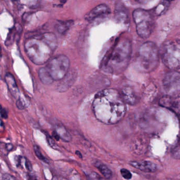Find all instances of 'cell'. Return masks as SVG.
<instances>
[{
    "instance_id": "4316f807",
    "label": "cell",
    "mask_w": 180,
    "mask_h": 180,
    "mask_svg": "<svg viewBox=\"0 0 180 180\" xmlns=\"http://www.w3.org/2000/svg\"><path fill=\"white\" fill-rule=\"evenodd\" d=\"M88 180H100V179L97 174L93 172L88 177Z\"/></svg>"
},
{
    "instance_id": "e0dca14e",
    "label": "cell",
    "mask_w": 180,
    "mask_h": 180,
    "mask_svg": "<svg viewBox=\"0 0 180 180\" xmlns=\"http://www.w3.org/2000/svg\"><path fill=\"white\" fill-rule=\"evenodd\" d=\"M95 165L106 179H110L112 177L113 175L112 171L108 168L107 166L98 161L95 163Z\"/></svg>"
},
{
    "instance_id": "d6986e66",
    "label": "cell",
    "mask_w": 180,
    "mask_h": 180,
    "mask_svg": "<svg viewBox=\"0 0 180 180\" xmlns=\"http://www.w3.org/2000/svg\"><path fill=\"white\" fill-rule=\"evenodd\" d=\"M169 1H162L161 3L155 7L154 13L157 15H159L164 13L168 7H169Z\"/></svg>"
},
{
    "instance_id": "9a60e30c",
    "label": "cell",
    "mask_w": 180,
    "mask_h": 180,
    "mask_svg": "<svg viewBox=\"0 0 180 180\" xmlns=\"http://www.w3.org/2000/svg\"><path fill=\"white\" fill-rule=\"evenodd\" d=\"M15 164L17 167H21L22 169L24 168L28 172H32V167L31 163L25 158L21 156H17L15 158Z\"/></svg>"
},
{
    "instance_id": "8992f818",
    "label": "cell",
    "mask_w": 180,
    "mask_h": 180,
    "mask_svg": "<svg viewBox=\"0 0 180 180\" xmlns=\"http://www.w3.org/2000/svg\"><path fill=\"white\" fill-rule=\"evenodd\" d=\"M70 62L69 58L64 54L58 55L47 62L43 68L51 80H62L68 73Z\"/></svg>"
},
{
    "instance_id": "3957f363",
    "label": "cell",
    "mask_w": 180,
    "mask_h": 180,
    "mask_svg": "<svg viewBox=\"0 0 180 180\" xmlns=\"http://www.w3.org/2000/svg\"><path fill=\"white\" fill-rule=\"evenodd\" d=\"M132 54V44L130 40L124 38L119 40L105 59V68L109 72H122L130 62Z\"/></svg>"
},
{
    "instance_id": "7402d4cb",
    "label": "cell",
    "mask_w": 180,
    "mask_h": 180,
    "mask_svg": "<svg viewBox=\"0 0 180 180\" xmlns=\"http://www.w3.org/2000/svg\"><path fill=\"white\" fill-rule=\"evenodd\" d=\"M15 30H13L10 32L8 34L7 39L5 41V44L7 46H10L12 43L15 39Z\"/></svg>"
},
{
    "instance_id": "f1b7e54d",
    "label": "cell",
    "mask_w": 180,
    "mask_h": 180,
    "mask_svg": "<svg viewBox=\"0 0 180 180\" xmlns=\"http://www.w3.org/2000/svg\"><path fill=\"white\" fill-rule=\"evenodd\" d=\"M47 140H48V143H49L50 144V145L51 147H52V148H54V146L55 147V148H56V146H57V145L56 144V143L54 142V140H53V139L51 138V137H50L49 136H47Z\"/></svg>"
},
{
    "instance_id": "ffe728a7",
    "label": "cell",
    "mask_w": 180,
    "mask_h": 180,
    "mask_svg": "<svg viewBox=\"0 0 180 180\" xmlns=\"http://www.w3.org/2000/svg\"><path fill=\"white\" fill-rule=\"evenodd\" d=\"M171 155L174 159H180V138L177 144L172 148Z\"/></svg>"
},
{
    "instance_id": "2e32d148",
    "label": "cell",
    "mask_w": 180,
    "mask_h": 180,
    "mask_svg": "<svg viewBox=\"0 0 180 180\" xmlns=\"http://www.w3.org/2000/svg\"><path fill=\"white\" fill-rule=\"evenodd\" d=\"M74 79V76H72V73H68L67 75V76L62 80V82L58 86V90L59 91H65L66 90L68 89L72 85L73 83V80Z\"/></svg>"
},
{
    "instance_id": "4fadbf2b",
    "label": "cell",
    "mask_w": 180,
    "mask_h": 180,
    "mask_svg": "<svg viewBox=\"0 0 180 180\" xmlns=\"http://www.w3.org/2000/svg\"><path fill=\"white\" fill-rule=\"evenodd\" d=\"M122 99L125 102L128 104H135L137 101V97L135 94L133 89L130 87H124L120 93Z\"/></svg>"
},
{
    "instance_id": "603a6c76",
    "label": "cell",
    "mask_w": 180,
    "mask_h": 180,
    "mask_svg": "<svg viewBox=\"0 0 180 180\" xmlns=\"http://www.w3.org/2000/svg\"><path fill=\"white\" fill-rule=\"evenodd\" d=\"M120 173H121L122 177L126 180H130L132 177V173L130 172V171H128V169H121Z\"/></svg>"
},
{
    "instance_id": "1f68e13d",
    "label": "cell",
    "mask_w": 180,
    "mask_h": 180,
    "mask_svg": "<svg viewBox=\"0 0 180 180\" xmlns=\"http://www.w3.org/2000/svg\"><path fill=\"white\" fill-rule=\"evenodd\" d=\"M76 154L80 158H83V156L81 155V153H80V152L77 151L76 152Z\"/></svg>"
},
{
    "instance_id": "ba28073f",
    "label": "cell",
    "mask_w": 180,
    "mask_h": 180,
    "mask_svg": "<svg viewBox=\"0 0 180 180\" xmlns=\"http://www.w3.org/2000/svg\"><path fill=\"white\" fill-rule=\"evenodd\" d=\"M163 86L167 95L177 96L180 94V73L171 71L167 73L163 80Z\"/></svg>"
},
{
    "instance_id": "9c48e42d",
    "label": "cell",
    "mask_w": 180,
    "mask_h": 180,
    "mask_svg": "<svg viewBox=\"0 0 180 180\" xmlns=\"http://www.w3.org/2000/svg\"><path fill=\"white\" fill-rule=\"evenodd\" d=\"M159 104L174 113L180 119V97L166 95L160 99Z\"/></svg>"
},
{
    "instance_id": "7c38bea8",
    "label": "cell",
    "mask_w": 180,
    "mask_h": 180,
    "mask_svg": "<svg viewBox=\"0 0 180 180\" xmlns=\"http://www.w3.org/2000/svg\"><path fill=\"white\" fill-rule=\"evenodd\" d=\"M5 81L11 95L15 98L19 99L20 92L13 76L10 73H7L5 76Z\"/></svg>"
},
{
    "instance_id": "5b68a950",
    "label": "cell",
    "mask_w": 180,
    "mask_h": 180,
    "mask_svg": "<svg viewBox=\"0 0 180 180\" xmlns=\"http://www.w3.org/2000/svg\"><path fill=\"white\" fill-rule=\"evenodd\" d=\"M161 54L162 61L172 70L180 68V39L166 41L163 44Z\"/></svg>"
},
{
    "instance_id": "52a82bcc",
    "label": "cell",
    "mask_w": 180,
    "mask_h": 180,
    "mask_svg": "<svg viewBox=\"0 0 180 180\" xmlns=\"http://www.w3.org/2000/svg\"><path fill=\"white\" fill-rule=\"evenodd\" d=\"M133 17L138 35L143 39L148 38L154 28V20L151 14L146 10L138 9L134 11Z\"/></svg>"
},
{
    "instance_id": "4dcf8cb0",
    "label": "cell",
    "mask_w": 180,
    "mask_h": 180,
    "mask_svg": "<svg viewBox=\"0 0 180 180\" xmlns=\"http://www.w3.org/2000/svg\"><path fill=\"white\" fill-rule=\"evenodd\" d=\"M52 136H53V137H54V138H55V140H59L60 139V138H59V137L58 136L57 134L54 131L53 133H52Z\"/></svg>"
},
{
    "instance_id": "7a4b0ae2",
    "label": "cell",
    "mask_w": 180,
    "mask_h": 180,
    "mask_svg": "<svg viewBox=\"0 0 180 180\" xmlns=\"http://www.w3.org/2000/svg\"><path fill=\"white\" fill-rule=\"evenodd\" d=\"M56 36L52 32H46L29 36L24 42L25 52L33 64L41 65L50 60L58 47Z\"/></svg>"
},
{
    "instance_id": "484cf974",
    "label": "cell",
    "mask_w": 180,
    "mask_h": 180,
    "mask_svg": "<svg viewBox=\"0 0 180 180\" xmlns=\"http://www.w3.org/2000/svg\"><path fill=\"white\" fill-rule=\"evenodd\" d=\"M2 180H17V179L10 174H4L2 176Z\"/></svg>"
},
{
    "instance_id": "cb8c5ba5",
    "label": "cell",
    "mask_w": 180,
    "mask_h": 180,
    "mask_svg": "<svg viewBox=\"0 0 180 180\" xmlns=\"http://www.w3.org/2000/svg\"><path fill=\"white\" fill-rule=\"evenodd\" d=\"M17 106L19 109H24L25 108V104L20 98L18 99L17 101Z\"/></svg>"
},
{
    "instance_id": "83f0119b",
    "label": "cell",
    "mask_w": 180,
    "mask_h": 180,
    "mask_svg": "<svg viewBox=\"0 0 180 180\" xmlns=\"http://www.w3.org/2000/svg\"><path fill=\"white\" fill-rule=\"evenodd\" d=\"M1 117L4 118V119H7L8 117V115H7V111L2 107H1Z\"/></svg>"
},
{
    "instance_id": "277c9868",
    "label": "cell",
    "mask_w": 180,
    "mask_h": 180,
    "mask_svg": "<svg viewBox=\"0 0 180 180\" xmlns=\"http://www.w3.org/2000/svg\"><path fill=\"white\" fill-rule=\"evenodd\" d=\"M137 66L142 71L151 72L159 65V52L155 43L146 42L140 47L137 58Z\"/></svg>"
},
{
    "instance_id": "6da1fadb",
    "label": "cell",
    "mask_w": 180,
    "mask_h": 180,
    "mask_svg": "<svg viewBox=\"0 0 180 180\" xmlns=\"http://www.w3.org/2000/svg\"><path fill=\"white\" fill-rule=\"evenodd\" d=\"M93 110L96 118L101 122L111 125L119 122L126 114L125 101L117 90L106 89L95 96Z\"/></svg>"
},
{
    "instance_id": "8fae6325",
    "label": "cell",
    "mask_w": 180,
    "mask_h": 180,
    "mask_svg": "<svg viewBox=\"0 0 180 180\" xmlns=\"http://www.w3.org/2000/svg\"><path fill=\"white\" fill-rule=\"evenodd\" d=\"M130 165L145 172H155L157 167L154 163L148 161H131Z\"/></svg>"
},
{
    "instance_id": "30bf717a",
    "label": "cell",
    "mask_w": 180,
    "mask_h": 180,
    "mask_svg": "<svg viewBox=\"0 0 180 180\" xmlns=\"http://www.w3.org/2000/svg\"><path fill=\"white\" fill-rule=\"evenodd\" d=\"M111 12L108 5L105 4H101L93 8L85 16V19L88 21H91L99 17L108 15Z\"/></svg>"
},
{
    "instance_id": "5bb4252c",
    "label": "cell",
    "mask_w": 180,
    "mask_h": 180,
    "mask_svg": "<svg viewBox=\"0 0 180 180\" xmlns=\"http://www.w3.org/2000/svg\"><path fill=\"white\" fill-rule=\"evenodd\" d=\"M54 132L57 134L58 136L62 140L66 142H69L71 140V135L62 124H57L54 127Z\"/></svg>"
},
{
    "instance_id": "d4e9b609",
    "label": "cell",
    "mask_w": 180,
    "mask_h": 180,
    "mask_svg": "<svg viewBox=\"0 0 180 180\" xmlns=\"http://www.w3.org/2000/svg\"><path fill=\"white\" fill-rule=\"evenodd\" d=\"M26 180H37L36 175L32 172H30L26 173Z\"/></svg>"
},
{
    "instance_id": "ac0fdd59",
    "label": "cell",
    "mask_w": 180,
    "mask_h": 180,
    "mask_svg": "<svg viewBox=\"0 0 180 180\" xmlns=\"http://www.w3.org/2000/svg\"><path fill=\"white\" fill-rule=\"evenodd\" d=\"M72 21L59 22L57 25L56 29L58 32L64 34L66 32L72 25Z\"/></svg>"
},
{
    "instance_id": "f546056e",
    "label": "cell",
    "mask_w": 180,
    "mask_h": 180,
    "mask_svg": "<svg viewBox=\"0 0 180 180\" xmlns=\"http://www.w3.org/2000/svg\"><path fill=\"white\" fill-rule=\"evenodd\" d=\"M5 148L7 151H11L13 148V145L11 144H7L5 145Z\"/></svg>"
},
{
    "instance_id": "44dd1931",
    "label": "cell",
    "mask_w": 180,
    "mask_h": 180,
    "mask_svg": "<svg viewBox=\"0 0 180 180\" xmlns=\"http://www.w3.org/2000/svg\"><path fill=\"white\" fill-rule=\"evenodd\" d=\"M34 151L36 154L37 158L39 159L41 161L45 162L46 163H48L49 161L48 159L45 158L43 154H42L41 152L40 151V148H39V146H38L37 145H34Z\"/></svg>"
}]
</instances>
